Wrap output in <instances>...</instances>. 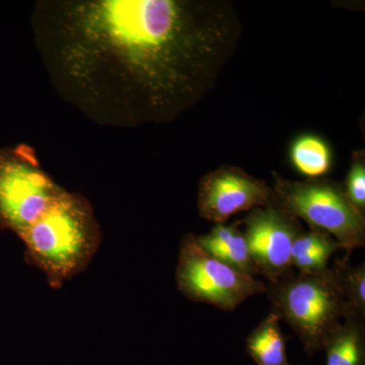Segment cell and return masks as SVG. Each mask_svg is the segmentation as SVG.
Wrapping results in <instances>:
<instances>
[{
  "instance_id": "cell-1",
  "label": "cell",
  "mask_w": 365,
  "mask_h": 365,
  "mask_svg": "<svg viewBox=\"0 0 365 365\" xmlns=\"http://www.w3.org/2000/svg\"><path fill=\"white\" fill-rule=\"evenodd\" d=\"M55 90L102 126L175 121L215 88L241 39L223 0H45L32 19Z\"/></svg>"
},
{
  "instance_id": "cell-2",
  "label": "cell",
  "mask_w": 365,
  "mask_h": 365,
  "mask_svg": "<svg viewBox=\"0 0 365 365\" xmlns=\"http://www.w3.org/2000/svg\"><path fill=\"white\" fill-rule=\"evenodd\" d=\"M20 237L28 258L58 288L88 267L100 246L101 230L88 201L64 191Z\"/></svg>"
},
{
  "instance_id": "cell-3",
  "label": "cell",
  "mask_w": 365,
  "mask_h": 365,
  "mask_svg": "<svg viewBox=\"0 0 365 365\" xmlns=\"http://www.w3.org/2000/svg\"><path fill=\"white\" fill-rule=\"evenodd\" d=\"M266 292L272 312L297 334L309 355L323 350L329 334L347 319L344 297L332 267L319 272L287 274Z\"/></svg>"
},
{
  "instance_id": "cell-4",
  "label": "cell",
  "mask_w": 365,
  "mask_h": 365,
  "mask_svg": "<svg viewBox=\"0 0 365 365\" xmlns=\"http://www.w3.org/2000/svg\"><path fill=\"white\" fill-rule=\"evenodd\" d=\"M273 193L281 207L309 227L327 232L351 253L365 246V216L348 200L344 188L328 179L297 182L273 174Z\"/></svg>"
},
{
  "instance_id": "cell-5",
  "label": "cell",
  "mask_w": 365,
  "mask_h": 365,
  "mask_svg": "<svg viewBox=\"0 0 365 365\" xmlns=\"http://www.w3.org/2000/svg\"><path fill=\"white\" fill-rule=\"evenodd\" d=\"M66 191L26 144L0 150V228L20 237Z\"/></svg>"
},
{
  "instance_id": "cell-6",
  "label": "cell",
  "mask_w": 365,
  "mask_h": 365,
  "mask_svg": "<svg viewBox=\"0 0 365 365\" xmlns=\"http://www.w3.org/2000/svg\"><path fill=\"white\" fill-rule=\"evenodd\" d=\"M176 280L178 289L187 299L227 312L267 290L254 276L242 273L204 251L193 234L182 240Z\"/></svg>"
},
{
  "instance_id": "cell-7",
  "label": "cell",
  "mask_w": 365,
  "mask_h": 365,
  "mask_svg": "<svg viewBox=\"0 0 365 365\" xmlns=\"http://www.w3.org/2000/svg\"><path fill=\"white\" fill-rule=\"evenodd\" d=\"M244 235L257 273L274 283L292 268V250L300 227L277 201L255 208L242 220Z\"/></svg>"
},
{
  "instance_id": "cell-8",
  "label": "cell",
  "mask_w": 365,
  "mask_h": 365,
  "mask_svg": "<svg viewBox=\"0 0 365 365\" xmlns=\"http://www.w3.org/2000/svg\"><path fill=\"white\" fill-rule=\"evenodd\" d=\"M274 200L272 187L234 165H222L199 182V213L204 220L215 225H222L230 216L250 212Z\"/></svg>"
},
{
  "instance_id": "cell-9",
  "label": "cell",
  "mask_w": 365,
  "mask_h": 365,
  "mask_svg": "<svg viewBox=\"0 0 365 365\" xmlns=\"http://www.w3.org/2000/svg\"><path fill=\"white\" fill-rule=\"evenodd\" d=\"M196 237L204 251L218 260L248 275L257 273L239 222L232 225H215L209 234Z\"/></svg>"
},
{
  "instance_id": "cell-10",
  "label": "cell",
  "mask_w": 365,
  "mask_h": 365,
  "mask_svg": "<svg viewBox=\"0 0 365 365\" xmlns=\"http://www.w3.org/2000/svg\"><path fill=\"white\" fill-rule=\"evenodd\" d=\"M326 365H365L364 322L344 319L324 342Z\"/></svg>"
},
{
  "instance_id": "cell-11",
  "label": "cell",
  "mask_w": 365,
  "mask_h": 365,
  "mask_svg": "<svg viewBox=\"0 0 365 365\" xmlns=\"http://www.w3.org/2000/svg\"><path fill=\"white\" fill-rule=\"evenodd\" d=\"M279 319L270 313L247 338V352L257 365H287V340Z\"/></svg>"
},
{
  "instance_id": "cell-12",
  "label": "cell",
  "mask_w": 365,
  "mask_h": 365,
  "mask_svg": "<svg viewBox=\"0 0 365 365\" xmlns=\"http://www.w3.org/2000/svg\"><path fill=\"white\" fill-rule=\"evenodd\" d=\"M290 157L295 169L309 179L325 176L332 165L330 148L318 136L299 137L292 144Z\"/></svg>"
},
{
  "instance_id": "cell-13",
  "label": "cell",
  "mask_w": 365,
  "mask_h": 365,
  "mask_svg": "<svg viewBox=\"0 0 365 365\" xmlns=\"http://www.w3.org/2000/svg\"><path fill=\"white\" fill-rule=\"evenodd\" d=\"M334 270L347 304V319L364 322L365 318V265L353 266L348 256L335 262Z\"/></svg>"
},
{
  "instance_id": "cell-14",
  "label": "cell",
  "mask_w": 365,
  "mask_h": 365,
  "mask_svg": "<svg viewBox=\"0 0 365 365\" xmlns=\"http://www.w3.org/2000/svg\"><path fill=\"white\" fill-rule=\"evenodd\" d=\"M344 191L350 203L359 212L365 211V160L364 151H356L346 178Z\"/></svg>"
},
{
  "instance_id": "cell-15",
  "label": "cell",
  "mask_w": 365,
  "mask_h": 365,
  "mask_svg": "<svg viewBox=\"0 0 365 365\" xmlns=\"http://www.w3.org/2000/svg\"><path fill=\"white\" fill-rule=\"evenodd\" d=\"M344 250L339 242L334 237L322 245L318 249L311 253L300 256L292 261V267H295L299 272H319L329 267L328 262L335 252Z\"/></svg>"
},
{
  "instance_id": "cell-16",
  "label": "cell",
  "mask_w": 365,
  "mask_h": 365,
  "mask_svg": "<svg viewBox=\"0 0 365 365\" xmlns=\"http://www.w3.org/2000/svg\"><path fill=\"white\" fill-rule=\"evenodd\" d=\"M287 365H289V364H287Z\"/></svg>"
}]
</instances>
